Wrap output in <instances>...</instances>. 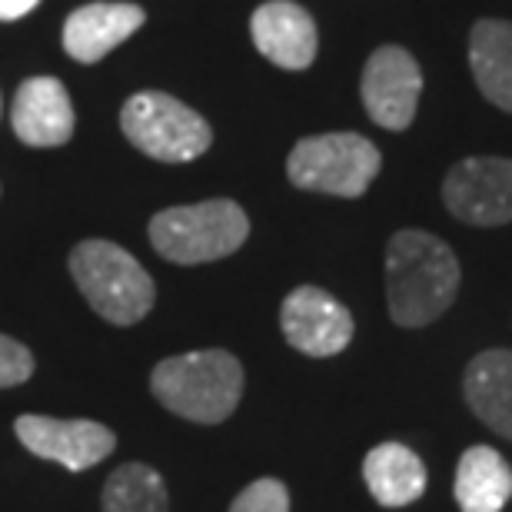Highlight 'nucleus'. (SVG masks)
<instances>
[{
  "instance_id": "nucleus-1",
  "label": "nucleus",
  "mask_w": 512,
  "mask_h": 512,
  "mask_svg": "<svg viewBox=\"0 0 512 512\" xmlns=\"http://www.w3.org/2000/svg\"><path fill=\"white\" fill-rule=\"evenodd\" d=\"M459 260L443 240L423 230H399L386 247V303L399 326H426L456 300Z\"/></svg>"
},
{
  "instance_id": "nucleus-2",
  "label": "nucleus",
  "mask_w": 512,
  "mask_h": 512,
  "mask_svg": "<svg viewBox=\"0 0 512 512\" xmlns=\"http://www.w3.org/2000/svg\"><path fill=\"white\" fill-rule=\"evenodd\" d=\"M153 396L190 423H223L243 396V366L227 350H197L157 363Z\"/></svg>"
},
{
  "instance_id": "nucleus-3",
  "label": "nucleus",
  "mask_w": 512,
  "mask_h": 512,
  "mask_svg": "<svg viewBox=\"0 0 512 512\" xmlns=\"http://www.w3.org/2000/svg\"><path fill=\"white\" fill-rule=\"evenodd\" d=\"M70 273L87 303L117 326H133L153 310L157 286L133 256L110 240H84L70 253Z\"/></svg>"
},
{
  "instance_id": "nucleus-4",
  "label": "nucleus",
  "mask_w": 512,
  "mask_h": 512,
  "mask_svg": "<svg viewBox=\"0 0 512 512\" xmlns=\"http://www.w3.org/2000/svg\"><path fill=\"white\" fill-rule=\"evenodd\" d=\"M250 237V220L240 203L207 200L193 207L160 210L150 220V243L170 263L197 266L237 253Z\"/></svg>"
},
{
  "instance_id": "nucleus-5",
  "label": "nucleus",
  "mask_w": 512,
  "mask_h": 512,
  "mask_svg": "<svg viewBox=\"0 0 512 512\" xmlns=\"http://www.w3.org/2000/svg\"><path fill=\"white\" fill-rule=\"evenodd\" d=\"M383 167V157L360 133H320L290 150L286 173L300 190L330 197H363Z\"/></svg>"
},
{
  "instance_id": "nucleus-6",
  "label": "nucleus",
  "mask_w": 512,
  "mask_h": 512,
  "mask_svg": "<svg viewBox=\"0 0 512 512\" xmlns=\"http://www.w3.org/2000/svg\"><path fill=\"white\" fill-rule=\"evenodd\" d=\"M120 127L140 153L163 163H190L213 143V130L197 110L160 90H143L120 110Z\"/></svg>"
},
{
  "instance_id": "nucleus-7",
  "label": "nucleus",
  "mask_w": 512,
  "mask_h": 512,
  "mask_svg": "<svg viewBox=\"0 0 512 512\" xmlns=\"http://www.w3.org/2000/svg\"><path fill=\"white\" fill-rule=\"evenodd\" d=\"M446 210L469 227L512 223V160L466 157L446 173Z\"/></svg>"
},
{
  "instance_id": "nucleus-8",
  "label": "nucleus",
  "mask_w": 512,
  "mask_h": 512,
  "mask_svg": "<svg viewBox=\"0 0 512 512\" xmlns=\"http://www.w3.org/2000/svg\"><path fill=\"white\" fill-rule=\"evenodd\" d=\"M360 94L373 124L399 133L416 117L419 94H423V70L409 50L380 47L363 67Z\"/></svg>"
},
{
  "instance_id": "nucleus-9",
  "label": "nucleus",
  "mask_w": 512,
  "mask_h": 512,
  "mask_svg": "<svg viewBox=\"0 0 512 512\" xmlns=\"http://www.w3.org/2000/svg\"><path fill=\"white\" fill-rule=\"evenodd\" d=\"M280 326L293 350L306 356H336L353 340L350 310L320 286H296L280 306Z\"/></svg>"
},
{
  "instance_id": "nucleus-10",
  "label": "nucleus",
  "mask_w": 512,
  "mask_h": 512,
  "mask_svg": "<svg viewBox=\"0 0 512 512\" xmlns=\"http://www.w3.org/2000/svg\"><path fill=\"white\" fill-rule=\"evenodd\" d=\"M14 433L34 456L60 463L70 473H84V469L104 463L117 446V436L94 419L20 416Z\"/></svg>"
},
{
  "instance_id": "nucleus-11",
  "label": "nucleus",
  "mask_w": 512,
  "mask_h": 512,
  "mask_svg": "<svg viewBox=\"0 0 512 512\" xmlns=\"http://www.w3.org/2000/svg\"><path fill=\"white\" fill-rule=\"evenodd\" d=\"M250 34L256 50L283 70H306L316 60V24L310 10L293 0H266L253 10Z\"/></svg>"
},
{
  "instance_id": "nucleus-12",
  "label": "nucleus",
  "mask_w": 512,
  "mask_h": 512,
  "mask_svg": "<svg viewBox=\"0 0 512 512\" xmlns=\"http://www.w3.org/2000/svg\"><path fill=\"white\" fill-rule=\"evenodd\" d=\"M10 124L27 147H64L74 137V104L57 77H30L20 84Z\"/></svg>"
},
{
  "instance_id": "nucleus-13",
  "label": "nucleus",
  "mask_w": 512,
  "mask_h": 512,
  "mask_svg": "<svg viewBox=\"0 0 512 512\" xmlns=\"http://www.w3.org/2000/svg\"><path fill=\"white\" fill-rule=\"evenodd\" d=\"M143 7L137 4H87L74 10L64 24V50L77 64H97L143 27Z\"/></svg>"
},
{
  "instance_id": "nucleus-14",
  "label": "nucleus",
  "mask_w": 512,
  "mask_h": 512,
  "mask_svg": "<svg viewBox=\"0 0 512 512\" xmlns=\"http://www.w3.org/2000/svg\"><path fill=\"white\" fill-rule=\"evenodd\" d=\"M463 393L469 409L493 429L512 439V350H486L466 366Z\"/></svg>"
},
{
  "instance_id": "nucleus-15",
  "label": "nucleus",
  "mask_w": 512,
  "mask_h": 512,
  "mask_svg": "<svg viewBox=\"0 0 512 512\" xmlns=\"http://www.w3.org/2000/svg\"><path fill=\"white\" fill-rule=\"evenodd\" d=\"M363 479L370 496L386 509L413 506L426 493V466L403 443H380L363 459Z\"/></svg>"
},
{
  "instance_id": "nucleus-16",
  "label": "nucleus",
  "mask_w": 512,
  "mask_h": 512,
  "mask_svg": "<svg viewBox=\"0 0 512 512\" xmlns=\"http://www.w3.org/2000/svg\"><path fill=\"white\" fill-rule=\"evenodd\" d=\"M469 67L489 104L512 114V20H479L469 34Z\"/></svg>"
},
{
  "instance_id": "nucleus-17",
  "label": "nucleus",
  "mask_w": 512,
  "mask_h": 512,
  "mask_svg": "<svg viewBox=\"0 0 512 512\" xmlns=\"http://www.w3.org/2000/svg\"><path fill=\"white\" fill-rule=\"evenodd\" d=\"M453 493L463 512H503L512 499V469L493 446H469L456 466Z\"/></svg>"
},
{
  "instance_id": "nucleus-18",
  "label": "nucleus",
  "mask_w": 512,
  "mask_h": 512,
  "mask_svg": "<svg viewBox=\"0 0 512 512\" xmlns=\"http://www.w3.org/2000/svg\"><path fill=\"white\" fill-rule=\"evenodd\" d=\"M167 486L157 469L143 463H124L107 476L100 512H167Z\"/></svg>"
},
{
  "instance_id": "nucleus-19",
  "label": "nucleus",
  "mask_w": 512,
  "mask_h": 512,
  "mask_svg": "<svg viewBox=\"0 0 512 512\" xmlns=\"http://www.w3.org/2000/svg\"><path fill=\"white\" fill-rule=\"evenodd\" d=\"M230 512H290V493L280 479H256L233 499Z\"/></svg>"
},
{
  "instance_id": "nucleus-20",
  "label": "nucleus",
  "mask_w": 512,
  "mask_h": 512,
  "mask_svg": "<svg viewBox=\"0 0 512 512\" xmlns=\"http://www.w3.org/2000/svg\"><path fill=\"white\" fill-rule=\"evenodd\" d=\"M30 373H34V356L27 346L0 333V389L27 383Z\"/></svg>"
},
{
  "instance_id": "nucleus-21",
  "label": "nucleus",
  "mask_w": 512,
  "mask_h": 512,
  "mask_svg": "<svg viewBox=\"0 0 512 512\" xmlns=\"http://www.w3.org/2000/svg\"><path fill=\"white\" fill-rule=\"evenodd\" d=\"M40 4V0H0V20H20L30 14Z\"/></svg>"
},
{
  "instance_id": "nucleus-22",
  "label": "nucleus",
  "mask_w": 512,
  "mask_h": 512,
  "mask_svg": "<svg viewBox=\"0 0 512 512\" xmlns=\"http://www.w3.org/2000/svg\"><path fill=\"white\" fill-rule=\"evenodd\" d=\"M0 107H4V104H0Z\"/></svg>"
}]
</instances>
